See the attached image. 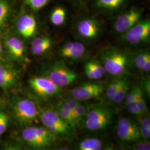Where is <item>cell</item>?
<instances>
[{
  "instance_id": "obj_6",
  "label": "cell",
  "mask_w": 150,
  "mask_h": 150,
  "mask_svg": "<svg viewBox=\"0 0 150 150\" xmlns=\"http://www.w3.org/2000/svg\"><path fill=\"white\" fill-rule=\"evenodd\" d=\"M112 115L110 108L103 105L93 106L84 120L86 129L91 131H100L110 124Z\"/></svg>"
},
{
  "instance_id": "obj_29",
  "label": "cell",
  "mask_w": 150,
  "mask_h": 150,
  "mask_svg": "<svg viewBox=\"0 0 150 150\" xmlns=\"http://www.w3.org/2000/svg\"><path fill=\"white\" fill-rule=\"evenodd\" d=\"M150 57V52L144 51L136 54L134 59V64L139 70L142 71L146 60Z\"/></svg>"
},
{
  "instance_id": "obj_17",
  "label": "cell",
  "mask_w": 150,
  "mask_h": 150,
  "mask_svg": "<svg viewBox=\"0 0 150 150\" xmlns=\"http://www.w3.org/2000/svg\"><path fill=\"white\" fill-rule=\"evenodd\" d=\"M52 40L47 36H40L35 38L31 44L32 54L36 56H41L46 53L52 46Z\"/></svg>"
},
{
  "instance_id": "obj_20",
  "label": "cell",
  "mask_w": 150,
  "mask_h": 150,
  "mask_svg": "<svg viewBox=\"0 0 150 150\" xmlns=\"http://www.w3.org/2000/svg\"><path fill=\"white\" fill-rule=\"evenodd\" d=\"M126 76H127L125 75L122 77H118L117 79L113 81L107 86L106 89H105V96L108 101L112 102L113 99L118 92L119 88L123 83Z\"/></svg>"
},
{
  "instance_id": "obj_28",
  "label": "cell",
  "mask_w": 150,
  "mask_h": 150,
  "mask_svg": "<svg viewBox=\"0 0 150 150\" xmlns=\"http://www.w3.org/2000/svg\"><path fill=\"white\" fill-rule=\"evenodd\" d=\"M10 11V6L7 1L0 0V27L7 21Z\"/></svg>"
},
{
  "instance_id": "obj_15",
  "label": "cell",
  "mask_w": 150,
  "mask_h": 150,
  "mask_svg": "<svg viewBox=\"0 0 150 150\" xmlns=\"http://www.w3.org/2000/svg\"><path fill=\"white\" fill-rule=\"evenodd\" d=\"M18 75L10 67L0 64V87L4 91L9 90L16 86Z\"/></svg>"
},
{
  "instance_id": "obj_4",
  "label": "cell",
  "mask_w": 150,
  "mask_h": 150,
  "mask_svg": "<svg viewBox=\"0 0 150 150\" xmlns=\"http://www.w3.org/2000/svg\"><path fill=\"white\" fill-rule=\"evenodd\" d=\"M39 118L43 127L55 137H65L70 135L72 127L61 118L56 110L45 109L39 112Z\"/></svg>"
},
{
  "instance_id": "obj_5",
  "label": "cell",
  "mask_w": 150,
  "mask_h": 150,
  "mask_svg": "<svg viewBox=\"0 0 150 150\" xmlns=\"http://www.w3.org/2000/svg\"><path fill=\"white\" fill-rule=\"evenodd\" d=\"M43 76L60 88L72 84L77 79V74L62 62H55L49 66Z\"/></svg>"
},
{
  "instance_id": "obj_16",
  "label": "cell",
  "mask_w": 150,
  "mask_h": 150,
  "mask_svg": "<svg viewBox=\"0 0 150 150\" xmlns=\"http://www.w3.org/2000/svg\"><path fill=\"white\" fill-rule=\"evenodd\" d=\"M84 71L87 78L91 80H100L106 74L101 61L96 59L87 61L85 65Z\"/></svg>"
},
{
  "instance_id": "obj_19",
  "label": "cell",
  "mask_w": 150,
  "mask_h": 150,
  "mask_svg": "<svg viewBox=\"0 0 150 150\" xmlns=\"http://www.w3.org/2000/svg\"><path fill=\"white\" fill-rule=\"evenodd\" d=\"M93 106V105L91 103L80 102L73 112V117L76 126H79L82 122L84 121L87 113Z\"/></svg>"
},
{
  "instance_id": "obj_26",
  "label": "cell",
  "mask_w": 150,
  "mask_h": 150,
  "mask_svg": "<svg viewBox=\"0 0 150 150\" xmlns=\"http://www.w3.org/2000/svg\"><path fill=\"white\" fill-rule=\"evenodd\" d=\"M136 96L135 102L141 111L144 115H146L148 113V108L145 101L144 92L142 88L139 86H136Z\"/></svg>"
},
{
  "instance_id": "obj_7",
  "label": "cell",
  "mask_w": 150,
  "mask_h": 150,
  "mask_svg": "<svg viewBox=\"0 0 150 150\" xmlns=\"http://www.w3.org/2000/svg\"><path fill=\"white\" fill-rule=\"evenodd\" d=\"M116 133L119 139L123 143H135L142 139L138 124L126 117L118 120Z\"/></svg>"
},
{
  "instance_id": "obj_3",
  "label": "cell",
  "mask_w": 150,
  "mask_h": 150,
  "mask_svg": "<svg viewBox=\"0 0 150 150\" xmlns=\"http://www.w3.org/2000/svg\"><path fill=\"white\" fill-rule=\"evenodd\" d=\"M21 137L27 145L35 149L48 147L52 144L56 137L45 127L32 126L23 129Z\"/></svg>"
},
{
  "instance_id": "obj_30",
  "label": "cell",
  "mask_w": 150,
  "mask_h": 150,
  "mask_svg": "<svg viewBox=\"0 0 150 150\" xmlns=\"http://www.w3.org/2000/svg\"><path fill=\"white\" fill-rule=\"evenodd\" d=\"M51 0H26L27 5L31 9L38 11L47 5Z\"/></svg>"
},
{
  "instance_id": "obj_32",
  "label": "cell",
  "mask_w": 150,
  "mask_h": 150,
  "mask_svg": "<svg viewBox=\"0 0 150 150\" xmlns=\"http://www.w3.org/2000/svg\"><path fill=\"white\" fill-rule=\"evenodd\" d=\"M129 150H150V141H139L134 143Z\"/></svg>"
},
{
  "instance_id": "obj_34",
  "label": "cell",
  "mask_w": 150,
  "mask_h": 150,
  "mask_svg": "<svg viewBox=\"0 0 150 150\" xmlns=\"http://www.w3.org/2000/svg\"><path fill=\"white\" fill-rule=\"evenodd\" d=\"M139 121L138 125L148 130H150V118L147 115H144L137 118Z\"/></svg>"
},
{
  "instance_id": "obj_10",
  "label": "cell",
  "mask_w": 150,
  "mask_h": 150,
  "mask_svg": "<svg viewBox=\"0 0 150 150\" xmlns=\"http://www.w3.org/2000/svg\"><path fill=\"white\" fill-rule=\"evenodd\" d=\"M30 87L37 95L43 97H51L59 94L61 88L56 86L45 76L35 77L28 81Z\"/></svg>"
},
{
  "instance_id": "obj_24",
  "label": "cell",
  "mask_w": 150,
  "mask_h": 150,
  "mask_svg": "<svg viewBox=\"0 0 150 150\" xmlns=\"http://www.w3.org/2000/svg\"><path fill=\"white\" fill-rule=\"evenodd\" d=\"M125 0H96V5L98 8L106 10H116L125 3Z\"/></svg>"
},
{
  "instance_id": "obj_33",
  "label": "cell",
  "mask_w": 150,
  "mask_h": 150,
  "mask_svg": "<svg viewBox=\"0 0 150 150\" xmlns=\"http://www.w3.org/2000/svg\"><path fill=\"white\" fill-rule=\"evenodd\" d=\"M8 116L2 111L0 112V136L4 134L8 125Z\"/></svg>"
},
{
  "instance_id": "obj_14",
  "label": "cell",
  "mask_w": 150,
  "mask_h": 150,
  "mask_svg": "<svg viewBox=\"0 0 150 150\" xmlns=\"http://www.w3.org/2000/svg\"><path fill=\"white\" fill-rule=\"evenodd\" d=\"M20 35L26 38L32 37L37 30V22L32 15L25 13L20 16L16 23Z\"/></svg>"
},
{
  "instance_id": "obj_27",
  "label": "cell",
  "mask_w": 150,
  "mask_h": 150,
  "mask_svg": "<svg viewBox=\"0 0 150 150\" xmlns=\"http://www.w3.org/2000/svg\"><path fill=\"white\" fill-rule=\"evenodd\" d=\"M81 101H78L73 97L64 98L62 100L60 101L57 105H59L65 110L70 111L72 113L75 110V108L79 105Z\"/></svg>"
},
{
  "instance_id": "obj_25",
  "label": "cell",
  "mask_w": 150,
  "mask_h": 150,
  "mask_svg": "<svg viewBox=\"0 0 150 150\" xmlns=\"http://www.w3.org/2000/svg\"><path fill=\"white\" fill-rule=\"evenodd\" d=\"M56 111L58 113L61 118H62L64 122L69 124L72 127V129H75L77 127L72 113L60 107L59 105L57 106Z\"/></svg>"
},
{
  "instance_id": "obj_1",
  "label": "cell",
  "mask_w": 150,
  "mask_h": 150,
  "mask_svg": "<svg viewBox=\"0 0 150 150\" xmlns=\"http://www.w3.org/2000/svg\"><path fill=\"white\" fill-rule=\"evenodd\" d=\"M100 59L106 73L113 76H123L129 69V54L119 48L111 47L103 49L101 52Z\"/></svg>"
},
{
  "instance_id": "obj_9",
  "label": "cell",
  "mask_w": 150,
  "mask_h": 150,
  "mask_svg": "<svg viewBox=\"0 0 150 150\" xmlns=\"http://www.w3.org/2000/svg\"><path fill=\"white\" fill-rule=\"evenodd\" d=\"M105 87L100 83L88 82L77 86L70 91L71 97L79 101H87L101 96L105 91Z\"/></svg>"
},
{
  "instance_id": "obj_11",
  "label": "cell",
  "mask_w": 150,
  "mask_h": 150,
  "mask_svg": "<svg viewBox=\"0 0 150 150\" xmlns=\"http://www.w3.org/2000/svg\"><path fill=\"white\" fill-rule=\"evenodd\" d=\"M142 11L133 8L118 16L114 23V30L116 32L123 34L139 21Z\"/></svg>"
},
{
  "instance_id": "obj_13",
  "label": "cell",
  "mask_w": 150,
  "mask_h": 150,
  "mask_svg": "<svg viewBox=\"0 0 150 150\" xmlns=\"http://www.w3.org/2000/svg\"><path fill=\"white\" fill-rule=\"evenodd\" d=\"M87 52L86 46L80 42L69 41L60 48V56L64 59L78 61L83 59Z\"/></svg>"
},
{
  "instance_id": "obj_23",
  "label": "cell",
  "mask_w": 150,
  "mask_h": 150,
  "mask_svg": "<svg viewBox=\"0 0 150 150\" xmlns=\"http://www.w3.org/2000/svg\"><path fill=\"white\" fill-rule=\"evenodd\" d=\"M130 89V80L128 76H126L123 83L119 88L118 92L112 102L115 104H120L122 102L125 96Z\"/></svg>"
},
{
  "instance_id": "obj_41",
  "label": "cell",
  "mask_w": 150,
  "mask_h": 150,
  "mask_svg": "<svg viewBox=\"0 0 150 150\" xmlns=\"http://www.w3.org/2000/svg\"><path fill=\"white\" fill-rule=\"evenodd\" d=\"M3 52V48H2V45L0 43V56H1V54H2Z\"/></svg>"
},
{
  "instance_id": "obj_36",
  "label": "cell",
  "mask_w": 150,
  "mask_h": 150,
  "mask_svg": "<svg viewBox=\"0 0 150 150\" xmlns=\"http://www.w3.org/2000/svg\"><path fill=\"white\" fill-rule=\"evenodd\" d=\"M144 93H145L147 97L150 98V79H147L144 82L143 89H142Z\"/></svg>"
},
{
  "instance_id": "obj_40",
  "label": "cell",
  "mask_w": 150,
  "mask_h": 150,
  "mask_svg": "<svg viewBox=\"0 0 150 150\" xmlns=\"http://www.w3.org/2000/svg\"><path fill=\"white\" fill-rule=\"evenodd\" d=\"M52 150H70L68 148L66 147H58V148H56Z\"/></svg>"
},
{
  "instance_id": "obj_37",
  "label": "cell",
  "mask_w": 150,
  "mask_h": 150,
  "mask_svg": "<svg viewBox=\"0 0 150 150\" xmlns=\"http://www.w3.org/2000/svg\"><path fill=\"white\" fill-rule=\"evenodd\" d=\"M150 71V57L148 58L146 61L145 65L142 70L144 72H149Z\"/></svg>"
},
{
  "instance_id": "obj_39",
  "label": "cell",
  "mask_w": 150,
  "mask_h": 150,
  "mask_svg": "<svg viewBox=\"0 0 150 150\" xmlns=\"http://www.w3.org/2000/svg\"><path fill=\"white\" fill-rule=\"evenodd\" d=\"M102 150H116L112 146H107L105 148H103Z\"/></svg>"
},
{
  "instance_id": "obj_31",
  "label": "cell",
  "mask_w": 150,
  "mask_h": 150,
  "mask_svg": "<svg viewBox=\"0 0 150 150\" xmlns=\"http://www.w3.org/2000/svg\"><path fill=\"white\" fill-rule=\"evenodd\" d=\"M125 106L129 112L136 116L137 118L144 116L136 102H125Z\"/></svg>"
},
{
  "instance_id": "obj_38",
  "label": "cell",
  "mask_w": 150,
  "mask_h": 150,
  "mask_svg": "<svg viewBox=\"0 0 150 150\" xmlns=\"http://www.w3.org/2000/svg\"><path fill=\"white\" fill-rule=\"evenodd\" d=\"M4 150H24L22 148L18 146H14L11 145L6 147Z\"/></svg>"
},
{
  "instance_id": "obj_21",
  "label": "cell",
  "mask_w": 150,
  "mask_h": 150,
  "mask_svg": "<svg viewBox=\"0 0 150 150\" xmlns=\"http://www.w3.org/2000/svg\"><path fill=\"white\" fill-rule=\"evenodd\" d=\"M102 142L96 138H87L82 140L78 146L77 150H102Z\"/></svg>"
},
{
  "instance_id": "obj_18",
  "label": "cell",
  "mask_w": 150,
  "mask_h": 150,
  "mask_svg": "<svg viewBox=\"0 0 150 150\" xmlns=\"http://www.w3.org/2000/svg\"><path fill=\"white\" fill-rule=\"evenodd\" d=\"M6 46L11 55L17 59L23 61L25 59V52L23 43L16 38H10L6 41Z\"/></svg>"
},
{
  "instance_id": "obj_22",
  "label": "cell",
  "mask_w": 150,
  "mask_h": 150,
  "mask_svg": "<svg viewBox=\"0 0 150 150\" xmlns=\"http://www.w3.org/2000/svg\"><path fill=\"white\" fill-rule=\"evenodd\" d=\"M66 12L64 8L58 6L54 8L50 15L51 22L56 26L63 25L66 21Z\"/></svg>"
},
{
  "instance_id": "obj_35",
  "label": "cell",
  "mask_w": 150,
  "mask_h": 150,
  "mask_svg": "<svg viewBox=\"0 0 150 150\" xmlns=\"http://www.w3.org/2000/svg\"><path fill=\"white\" fill-rule=\"evenodd\" d=\"M136 96V87H134L131 90L129 89V92L126 94L125 98L124 99L125 102H135Z\"/></svg>"
},
{
  "instance_id": "obj_12",
  "label": "cell",
  "mask_w": 150,
  "mask_h": 150,
  "mask_svg": "<svg viewBox=\"0 0 150 150\" xmlns=\"http://www.w3.org/2000/svg\"><path fill=\"white\" fill-rule=\"evenodd\" d=\"M77 31L81 38L85 40H95L100 35L101 26L96 18L87 17L81 20L78 22Z\"/></svg>"
},
{
  "instance_id": "obj_8",
  "label": "cell",
  "mask_w": 150,
  "mask_h": 150,
  "mask_svg": "<svg viewBox=\"0 0 150 150\" xmlns=\"http://www.w3.org/2000/svg\"><path fill=\"white\" fill-rule=\"evenodd\" d=\"M150 19L139 20L127 31L122 34L123 41L131 45H139L149 41Z\"/></svg>"
},
{
  "instance_id": "obj_2",
  "label": "cell",
  "mask_w": 150,
  "mask_h": 150,
  "mask_svg": "<svg viewBox=\"0 0 150 150\" xmlns=\"http://www.w3.org/2000/svg\"><path fill=\"white\" fill-rule=\"evenodd\" d=\"M12 114L16 122L21 126H30L39 118L36 104L28 98H19L12 105Z\"/></svg>"
}]
</instances>
